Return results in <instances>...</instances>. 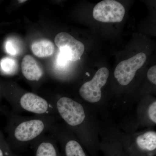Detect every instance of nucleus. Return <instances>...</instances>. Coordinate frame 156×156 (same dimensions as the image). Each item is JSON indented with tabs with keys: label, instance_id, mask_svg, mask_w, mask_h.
Listing matches in <instances>:
<instances>
[{
	"label": "nucleus",
	"instance_id": "f257e3e1",
	"mask_svg": "<svg viewBox=\"0 0 156 156\" xmlns=\"http://www.w3.org/2000/svg\"><path fill=\"white\" fill-rule=\"evenodd\" d=\"M7 143L12 151H21L49 131L57 123L58 115L26 117L13 112L6 113Z\"/></svg>",
	"mask_w": 156,
	"mask_h": 156
},
{
	"label": "nucleus",
	"instance_id": "f03ea898",
	"mask_svg": "<svg viewBox=\"0 0 156 156\" xmlns=\"http://www.w3.org/2000/svg\"><path fill=\"white\" fill-rule=\"evenodd\" d=\"M15 114L21 112L36 115H57L53 103L32 92L14 94L2 89Z\"/></svg>",
	"mask_w": 156,
	"mask_h": 156
},
{
	"label": "nucleus",
	"instance_id": "7ed1b4c3",
	"mask_svg": "<svg viewBox=\"0 0 156 156\" xmlns=\"http://www.w3.org/2000/svg\"><path fill=\"white\" fill-rule=\"evenodd\" d=\"M57 114L64 121L66 126L82 140L83 126L86 122V113L84 107L78 101L67 97H61L54 103Z\"/></svg>",
	"mask_w": 156,
	"mask_h": 156
},
{
	"label": "nucleus",
	"instance_id": "20e7f679",
	"mask_svg": "<svg viewBox=\"0 0 156 156\" xmlns=\"http://www.w3.org/2000/svg\"><path fill=\"white\" fill-rule=\"evenodd\" d=\"M48 132L59 142L62 156H89L80 140L66 125L55 123Z\"/></svg>",
	"mask_w": 156,
	"mask_h": 156
},
{
	"label": "nucleus",
	"instance_id": "39448f33",
	"mask_svg": "<svg viewBox=\"0 0 156 156\" xmlns=\"http://www.w3.org/2000/svg\"><path fill=\"white\" fill-rule=\"evenodd\" d=\"M109 72L106 67L99 69L91 80L86 82L79 89V94L84 100L95 103L101 99V89L106 83Z\"/></svg>",
	"mask_w": 156,
	"mask_h": 156
},
{
	"label": "nucleus",
	"instance_id": "423d86ee",
	"mask_svg": "<svg viewBox=\"0 0 156 156\" xmlns=\"http://www.w3.org/2000/svg\"><path fill=\"white\" fill-rule=\"evenodd\" d=\"M126 10L122 5L114 0H104L98 3L93 9L94 19L104 23L120 22Z\"/></svg>",
	"mask_w": 156,
	"mask_h": 156
},
{
	"label": "nucleus",
	"instance_id": "0eeeda50",
	"mask_svg": "<svg viewBox=\"0 0 156 156\" xmlns=\"http://www.w3.org/2000/svg\"><path fill=\"white\" fill-rule=\"evenodd\" d=\"M146 55L144 53L136 54L127 60L121 62L115 69L114 76L118 83L127 86L134 79L136 72L145 63Z\"/></svg>",
	"mask_w": 156,
	"mask_h": 156
},
{
	"label": "nucleus",
	"instance_id": "6e6552de",
	"mask_svg": "<svg viewBox=\"0 0 156 156\" xmlns=\"http://www.w3.org/2000/svg\"><path fill=\"white\" fill-rule=\"evenodd\" d=\"M54 42L60 53L66 56L69 61L80 60L85 50L83 44L67 33L57 34Z\"/></svg>",
	"mask_w": 156,
	"mask_h": 156
},
{
	"label": "nucleus",
	"instance_id": "1a4fd4ad",
	"mask_svg": "<svg viewBox=\"0 0 156 156\" xmlns=\"http://www.w3.org/2000/svg\"><path fill=\"white\" fill-rule=\"evenodd\" d=\"M135 148L126 151L130 156H153L156 149V132L146 131L136 136Z\"/></svg>",
	"mask_w": 156,
	"mask_h": 156
},
{
	"label": "nucleus",
	"instance_id": "9d476101",
	"mask_svg": "<svg viewBox=\"0 0 156 156\" xmlns=\"http://www.w3.org/2000/svg\"><path fill=\"white\" fill-rule=\"evenodd\" d=\"M30 146L34 156H62L57 140L50 134H44L33 142Z\"/></svg>",
	"mask_w": 156,
	"mask_h": 156
},
{
	"label": "nucleus",
	"instance_id": "9b49d317",
	"mask_svg": "<svg viewBox=\"0 0 156 156\" xmlns=\"http://www.w3.org/2000/svg\"><path fill=\"white\" fill-rule=\"evenodd\" d=\"M21 70L25 79L31 82H39L44 75L37 62L30 55H27L23 58Z\"/></svg>",
	"mask_w": 156,
	"mask_h": 156
},
{
	"label": "nucleus",
	"instance_id": "f8f14e48",
	"mask_svg": "<svg viewBox=\"0 0 156 156\" xmlns=\"http://www.w3.org/2000/svg\"><path fill=\"white\" fill-rule=\"evenodd\" d=\"M31 50L36 56L44 58L51 56L53 54L54 46L51 41L43 39L34 42L31 45Z\"/></svg>",
	"mask_w": 156,
	"mask_h": 156
},
{
	"label": "nucleus",
	"instance_id": "ddd939ff",
	"mask_svg": "<svg viewBox=\"0 0 156 156\" xmlns=\"http://www.w3.org/2000/svg\"><path fill=\"white\" fill-rule=\"evenodd\" d=\"M18 64L17 60L9 57H4L0 61L1 72L6 75H12L17 71Z\"/></svg>",
	"mask_w": 156,
	"mask_h": 156
},
{
	"label": "nucleus",
	"instance_id": "4468645a",
	"mask_svg": "<svg viewBox=\"0 0 156 156\" xmlns=\"http://www.w3.org/2000/svg\"><path fill=\"white\" fill-rule=\"evenodd\" d=\"M104 156H130L122 147L111 146L103 147Z\"/></svg>",
	"mask_w": 156,
	"mask_h": 156
},
{
	"label": "nucleus",
	"instance_id": "2eb2a0df",
	"mask_svg": "<svg viewBox=\"0 0 156 156\" xmlns=\"http://www.w3.org/2000/svg\"><path fill=\"white\" fill-rule=\"evenodd\" d=\"M5 49L10 55L16 56L20 52L19 44L16 41L12 38L8 39L5 43Z\"/></svg>",
	"mask_w": 156,
	"mask_h": 156
},
{
	"label": "nucleus",
	"instance_id": "dca6fc26",
	"mask_svg": "<svg viewBox=\"0 0 156 156\" xmlns=\"http://www.w3.org/2000/svg\"><path fill=\"white\" fill-rule=\"evenodd\" d=\"M15 155L2 133L0 134V156H14Z\"/></svg>",
	"mask_w": 156,
	"mask_h": 156
},
{
	"label": "nucleus",
	"instance_id": "f3484780",
	"mask_svg": "<svg viewBox=\"0 0 156 156\" xmlns=\"http://www.w3.org/2000/svg\"><path fill=\"white\" fill-rule=\"evenodd\" d=\"M147 115L150 120L154 124H156V101H153L147 108Z\"/></svg>",
	"mask_w": 156,
	"mask_h": 156
},
{
	"label": "nucleus",
	"instance_id": "a211bd4d",
	"mask_svg": "<svg viewBox=\"0 0 156 156\" xmlns=\"http://www.w3.org/2000/svg\"><path fill=\"white\" fill-rule=\"evenodd\" d=\"M147 77L151 83L154 85L156 84V65L151 67L148 70Z\"/></svg>",
	"mask_w": 156,
	"mask_h": 156
},
{
	"label": "nucleus",
	"instance_id": "6ab92c4d",
	"mask_svg": "<svg viewBox=\"0 0 156 156\" xmlns=\"http://www.w3.org/2000/svg\"><path fill=\"white\" fill-rule=\"evenodd\" d=\"M69 61L66 56L61 53H59L57 58V63L59 66H63L66 65Z\"/></svg>",
	"mask_w": 156,
	"mask_h": 156
},
{
	"label": "nucleus",
	"instance_id": "aec40b11",
	"mask_svg": "<svg viewBox=\"0 0 156 156\" xmlns=\"http://www.w3.org/2000/svg\"><path fill=\"white\" fill-rule=\"evenodd\" d=\"M2 86H1V84H0V100H1V95H2ZM0 112L5 114V115L7 113V112L5 111V110L3 109L1 105H0Z\"/></svg>",
	"mask_w": 156,
	"mask_h": 156
},
{
	"label": "nucleus",
	"instance_id": "412c9836",
	"mask_svg": "<svg viewBox=\"0 0 156 156\" xmlns=\"http://www.w3.org/2000/svg\"><path fill=\"white\" fill-rule=\"evenodd\" d=\"M26 2V1H18V2L20 3H22L23 2Z\"/></svg>",
	"mask_w": 156,
	"mask_h": 156
},
{
	"label": "nucleus",
	"instance_id": "4be33fe9",
	"mask_svg": "<svg viewBox=\"0 0 156 156\" xmlns=\"http://www.w3.org/2000/svg\"><path fill=\"white\" fill-rule=\"evenodd\" d=\"M2 132L1 131V130H0V134H2Z\"/></svg>",
	"mask_w": 156,
	"mask_h": 156
},
{
	"label": "nucleus",
	"instance_id": "5701e85b",
	"mask_svg": "<svg viewBox=\"0 0 156 156\" xmlns=\"http://www.w3.org/2000/svg\"><path fill=\"white\" fill-rule=\"evenodd\" d=\"M14 156H18L16 155H14Z\"/></svg>",
	"mask_w": 156,
	"mask_h": 156
},
{
	"label": "nucleus",
	"instance_id": "b1692460",
	"mask_svg": "<svg viewBox=\"0 0 156 156\" xmlns=\"http://www.w3.org/2000/svg\"></svg>",
	"mask_w": 156,
	"mask_h": 156
}]
</instances>
